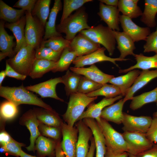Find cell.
Instances as JSON below:
<instances>
[{"label": "cell", "instance_id": "cell-14", "mask_svg": "<svg viewBox=\"0 0 157 157\" xmlns=\"http://www.w3.org/2000/svg\"><path fill=\"white\" fill-rule=\"evenodd\" d=\"M40 122L33 110L31 109L23 114L20 118L19 124L26 126L30 133V144L29 146L26 147L28 151L34 152L35 150V141L41 135L38 129Z\"/></svg>", "mask_w": 157, "mask_h": 157}, {"label": "cell", "instance_id": "cell-32", "mask_svg": "<svg viewBox=\"0 0 157 157\" xmlns=\"http://www.w3.org/2000/svg\"><path fill=\"white\" fill-rule=\"evenodd\" d=\"M144 9L141 21L148 27H154L156 25L155 18L157 13V0H145Z\"/></svg>", "mask_w": 157, "mask_h": 157}, {"label": "cell", "instance_id": "cell-38", "mask_svg": "<svg viewBox=\"0 0 157 157\" xmlns=\"http://www.w3.org/2000/svg\"><path fill=\"white\" fill-rule=\"evenodd\" d=\"M51 0H38L35 5L31 14L37 17L42 24L45 26L49 15V8Z\"/></svg>", "mask_w": 157, "mask_h": 157}, {"label": "cell", "instance_id": "cell-16", "mask_svg": "<svg viewBox=\"0 0 157 157\" xmlns=\"http://www.w3.org/2000/svg\"><path fill=\"white\" fill-rule=\"evenodd\" d=\"M75 126L78 131L76 157H86L89 150V141L92 137V132L83 120L78 121Z\"/></svg>", "mask_w": 157, "mask_h": 157}, {"label": "cell", "instance_id": "cell-26", "mask_svg": "<svg viewBox=\"0 0 157 157\" xmlns=\"http://www.w3.org/2000/svg\"><path fill=\"white\" fill-rule=\"evenodd\" d=\"M140 72L139 70L135 69L124 75L113 78L108 83L118 87L120 90L121 94L123 96H125Z\"/></svg>", "mask_w": 157, "mask_h": 157}, {"label": "cell", "instance_id": "cell-28", "mask_svg": "<svg viewBox=\"0 0 157 157\" xmlns=\"http://www.w3.org/2000/svg\"><path fill=\"white\" fill-rule=\"evenodd\" d=\"M60 0H55L50 13L49 19L45 26V33L43 40H46L54 36H62L57 31L56 21L57 15L62 8Z\"/></svg>", "mask_w": 157, "mask_h": 157}, {"label": "cell", "instance_id": "cell-59", "mask_svg": "<svg viewBox=\"0 0 157 157\" xmlns=\"http://www.w3.org/2000/svg\"><path fill=\"white\" fill-rule=\"evenodd\" d=\"M156 105L157 106V102H156ZM153 117L157 119V111L154 112L153 114Z\"/></svg>", "mask_w": 157, "mask_h": 157}, {"label": "cell", "instance_id": "cell-45", "mask_svg": "<svg viewBox=\"0 0 157 157\" xmlns=\"http://www.w3.org/2000/svg\"><path fill=\"white\" fill-rule=\"evenodd\" d=\"M38 129L41 135L51 138L56 141L60 140L62 135L61 127L47 126L40 122Z\"/></svg>", "mask_w": 157, "mask_h": 157}, {"label": "cell", "instance_id": "cell-18", "mask_svg": "<svg viewBox=\"0 0 157 157\" xmlns=\"http://www.w3.org/2000/svg\"><path fill=\"white\" fill-rule=\"evenodd\" d=\"M97 14L101 20L113 31H119V11L117 7L108 6L100 2Z\"/></svg>", "mask_w": 157, "mask_h": 157}, {"label": "cell", "instance_id": "cell-9", "mask_svg": "<svg viewBox=\"0 0 157 157\" xmlns=\"http://www.w3.org/2000/svg\"><path fill=\"white\" fill-rule=\"evenodd\" d=\"M153 118L149 116H136L123 113L122 129L124 132L146 134L151 124Z\"/></svg>", "mask_w": 157, "mask_h": 157}, {"label": "cell", "instance_id": "cell-42", "mask_svg": "<svg viewBox=\"0 0 157 157\" xmlns=\"http://www.w3.org/2000/svg\"><path fill=\"white\" fill-rule=\"evenodd\" d=\"M63 51H56L49 47H40L35 49V58L56 62L59 59Z\"/></svg>", "mask_w": 157, "mask_h": 157}, {"label": "cell", "instance_id": "cell-60", "mask_svg": "<svg viewBox=\"0 0 157 157\" xmlns=\"http://www.w3.org/2000/svg\"><path fill=\"white\" fill-rule=\"evenodd\" d=\"M129 157H136L135 156L129 154Z\"/></svg>", "mask_w": 157, "mask_h": 157}, {"label": "cell", "instance_id": "cell-56", "mask_svg": "<svg viewBox=\"0 0 157 157\" xmlns=\"http://www.w3.org/2000/svg\"><path fill=\"white\" fill-rule=\"evenodd\" d=\"M99 1L106 5L117 7L119 2L118 0H99Z\"/></svg>", "mask_w": 157, "mask_h": 157}, {"label": "cell", "instance_id": "cell-37", "mask_svg": "<svg viewBox=\"0 0 157 157\" xmlns=\"http://www.w3.org/2000/svg\"><path fill=\"white\" fill-rule=\"evenodd\" d=\"M76 57L75 53L70 50L69 47L65 48L51 72L55 73L67 71L68 69L70 64L73 63Z\"/></svg>", "mask_w": 157, "mask_h": 157}, {"label": "cell", "instance_id": "cell-47", "mask_svg": "<svg viewBox=\"0 0 157 157\" xmlns=\"http://www.w3.org/2000/svg\"><path fill=\"white\" fill-rule=\"evenodd\" d=\"M144 45V52H155L157 50V31L153 32L149 35Z\"/></svg>", "mask_w": 157, "mask_h": 157}, {"label": "cell", "instance_id": "cell-51", "mask_svg": "<svg viewBox=\"0 0 157 157\" xmlns=\"http://www.w3.org/2000/svg\"><path fill=\"white\" fill-rule=\"evenodd\" d=\"M127 152L115 150L106 147L105 157H129Z\"/></svg>", "mask_w": 157, "mask_h": 157}, {"label": "cell", "instance_id": "cell-34", "mask_svg": "<svg viewBox=\"0 0 157 157\" xmlns=\"http://www.w3.org/2000/svg\"><path fill=\"white\" fill-rule=\"evenodd\" d=\"M25 12L22 9H14L2 0H0V18L9 23H13L18 21Z\"/></svg>", "mask_w": 157, "mask_h": 157}, {"label": "cell", "instance_id": "cell-5", "mask_svg": "<svg viewBox=\"0 0 157 157\" xmlns=\"http://www.w3.org/2000/svg\"><path fill=\"white\" fill-rule=\"evenodd\" d=\"M35 49L26 43L12 58L6 60L9 65L17 72L28 76L35 59Z\"/></svg>", "mask_w": 157, "mask_h": 157}, {"label": "cell", "instance_id": "cell-20", "mask_svg": "<svg viewBox=\"0 0 157 157\" xmlns=\"http://www.w3.org/2000/svg\"><path fill=\"white\" fill-rule=\"evenodd\" d=\"M83 120L92 132L96 147V157H105L106 150L105 140L96 120L92 118H86Z\"/></svg>", "mask_w": 157, "mask_h": 157}, {"label": "cell", "instance_id": "cell-23", "mask_svg": "<svg viewBox=\"0 0 157 157\" xmlns=\"http://www.w3.org/2000/svg\"><path fill=\"white\" fill-rule=\"evenodd\" d=\"M113 32L117 44V48L120 53L119 57L124 59L129 55L134 56L133 51L136 47L131 38L123 31L113 30Z\"/></svg>", "mask_w": 157, "mask_h": 157}, {"label": "cell", "instance_id": "cell-57", "mask_svg": "<svg viewBox=\"0 0 157 157\" xmlns=\"http://www.w3.org/2000/svg\"><path fill=\"white\" fill-rule=\"evenodd\" d=\"M6 76V73L5 70L1 71L0 72V87L2 86V82Z\"/></svg>", "mask_w": 157, "mask_h": 157}, {"label": "cell", "instance_id": "cell-40", "mask_svg": "<svg viewBox=\"0 0 157 157\" xmlns=\"http://www.w3.org/2000/svg\"><path fill=\"white\" fill-rule=\"evenodd\" d=\"M86 94L91 97L103 96L108 99L113 98L122 95L118 87L112 84L107 83L103 85L99 89Z\"/></svg>", "mask_w": 157, "mask_h": 157}, {"label": "cell", "instance_id": "cell-27", "mask_svg": "<svg viewBox=\"0 0 157 157\" xmlns=\"http://www.w3.org/2000/svg\"><path fill=\"white\" fill-rule=\"evenodd\" d=\"M33 110L40 122L49 126L61 127L63 121L54 110L42 108H34Z\"/></svg>", "mask_w": 157, "mask_h": 157}, {"label": "cell", "instance_id": "cell-46", "mask_svg": "<svg viewBox=\"0 0 157 157\" xmlns=\"http://www.w3.org/2000/svg\"><path fill=\"white\" fill-rule=\"evenodd\" d=\"M25 145L13 139L10 142L4 146L1 147V149L3 152L8 154L14 156H20L22 147Z\"/></svg>", "mask_w": 157, "mask_h": 157}, {"label": "cell", "instance_id": "cell-6", "mask_svg": "<svg viewBox=\"0 0 157 157\" xmlns=\"http://www.w3.org/2000/svg\"><path fill=\"white\" fill-rule=\"evenodd\" d=\"M97 122L104 136L107 147L129 153V145L122 133L116 131L108 121L101 118Z\"/></svg>", "mask_w": 157, "mask_h": 157}, {"label": "cell", "instance_id": "cell-7", "mask_svg": "<svg viewBox=\"0 0 157 157\" xmlns=\"http://www.w3.org/2000/svg\"><path fill=\"white\" fill-rule=\"evenodd\" d=\"M26 23L25 36L27 44L35 49L40 47L44 35V28L39 19L31 13L25 12Z\"/></svg>", "mask_w": 157, "mask_h": 157}, {"label": "cell", "instance_id": "cell-8", "mask_svg": "<svg viewBox=\"0 0 157 157\" xmlns=\"http://www.w3.org/2000/svg\"><path fill=\"white\" fill-rule=\"evenodd\" d=\"M63 139L61 147L65 157H76L78 131L76 126L72 127L62 122L61 127Z\"/></svg>", "mask_w": 157, "mask_h": 157}, {"label": "cell", "instance_id": "cell-35", "mask_svg": "<svg viewBox=\"0 0 157 157\" xmlns=\"http://www.w3.org/2000/svg\"><path fill=\"white\" fill-rule=\"evenodd\" d=\"M157 102V87L152 90L133 97L130 105V108L135 110L148 103Z\"/></svg>", "mask_w": 157, "mask_h": 157}, {"label": "cell", "instance_id": "cell-29", "mask_svg": "<svg viewBox=\"0 0 157 157\" xmlns=\"http://www.w3.org/2000/svg\"><path fill=\"white\" fill-rule=\"evenodd\" d=\"M133 56L136 61V64L128 68L119 69V73H126L136 69L142 70H149L153 68L157 69V54L152 56H147L142 53L135 54Z\"/></svg>", "mask_w": 157, "mask_h": 157}, {"label": "cell", "instance_id": "cell-41", "mask_svg": "<svg viewBox=\"0 0 157 157\" xmlns=\"http://www.w3.org/2000/svg\"><path fill=\"white\" fill-rule=\"evenodd\" d=\"M93 1L92 0H64L63 12L60 23L70 16L73 11L78 9L85 3Z\"/></svg>", "mask_w": 157, "mask_h": 157}, {"label": "cell", "instance_id": "cell-25", "mask_svg": "<svg viewBox=\"0 0 157 157\" xmlns=\"http://www.w3.org/2000/svg\"><path fill=\"white\" fill-rule=\"evenodd\" d=\"M125 102L122 99L117 102L106 107L102 110L100 117L108 122L118 124H122L123 118L122 109Z\"/></svg>", "mask_w": 157, "mask_h": 157}, {"label": "cell", "instance_id": "cell-50", "mask_svg": "<svg viewBox=\"0 0 157 157\" xmlns=\"http://www.w3.org/2000/svg\"><path fill=\"white\" fill-rule=\"evenodd\" d=\"M6 66L5 70L6 76L22 81L24 80L26 78L27 76L17 72L6 61Z\"/></svg>", "mask_w": 157, "mask_h": 157}, {"label": "cell", "instance_id": "cell-12", "mask_svg": "<svg viewBox=\"0 0 157 157\" xmlns=\"http://www.w3.org/2000/svg\"><path fill=\"white\" fill-rule=\"evenodd\" d=\"M119 22L123 32L129 35L133 41H146L151 33L149 27L139 26L129 17L124 15H120Z\"/></svg>", "mask_w": 157, "mask_h": 157}, {"label": "cell", "instance_id": "cell-36", "mask_svg": "<svg viewBox=\"0 0 157 157\" xmlns=\"http://www.w3.org/2000/svg\"><path fill=\"white\" fill-rule=\"evenodd\" d=\"M81 75L74 72L69 69L62 77L65 85L66 95L68 97L72 94L77 92Z\"/></svg>", "mask_w": 157, "mask_h": 157}, {"label": "cell", "instance_id": "cell-52", "mask_svg": "<svg viewBox=\"0 0 157 157\" xmlns=\"http://www.w3.org/2000/svg\"><path fill=\"white\" fill-rule=\"evenodd\" d=\"M136 156V157H157V144H154L151 148Z\"/></svg>", "mask_w": 157, "mask_h": 157}, {"label": "cell", "instance_id": "cell-24", "mask_svg": "<svg viewBox=\"0 0 157 157\" xmlns=\"http://www.w3.org/2000/svg\"><path fill=\"white\" fill-rule=\"evenodd\" d=\"M26 23V18L25 15L22 16L18 21L15 23H6L5 24V27L12 31L16 38V44L14 49L15 55L23 45L26 43L25 36Z\"/></svg>", "mask_w": 157, "mask_h": 157}, {"label": "cell", "instance_id": "cell-61", "mask_svg": "<svg viewBox=\"0 0 157 157\" xmlns=\"http://www.w3.org/2000/svg\"><path fill=\"white\" fill-rule=\"evenodd\" d=\"M156 53V54H157V50L155 52Z\"/></svg>", "mask_w": 157, "mask_h": 157}, {"label": "cell", "instance_id": "cell-58", "mask_svg": "<svg viewBox=\"0 0 157 157\" xmlns=\"http://www.w3.org/2000/svg\"><path fill=\"white\" fill-rule=\"evenodd\" d=\"M20 156V157H39L32 156L28 154L22 150L21 151Z\"/></svg>", "mask_w": 157, "mask_h": 157}, {"label": "cell", "instance_id": "cell-53", "mask_svg": "<svg viewBox=\"0 0 157 157\" xmlns=\"http://www.w3.org/2000/svg\"><path fill=\"white\" fill-rule=\"evenodd\" d=\"M13 139L6 131H3L0 134V143L1 147L4 146Z\"/></svg>", "mask_w": 157, "mask_h": 157}, {"label": "cell", "instance_id": "cell-39", "mask_svg": "<svg viewBox=\"0 0 157 157\" xmlns=\"http://www.w3.org/2000/svg\"><path fill=\"white\" fill-rule=\"evenodd\" d=\"M71 41L62 36H54L43 40L40 47H49L56 51H63L66 48L69 47Z\"/></svg>", "mask_w": 157, "mask_h": 157}, {"label": "cell", "instance_id": "cell-17", "mask_svg": "<svg viewBox=\"0 0 157 157\" xmlns=\"http://www.w3.org/2000/svg\"><path fill=\"white\" fill-rule=\"evenodd\" d=\"M72 72L84 76L89 79L104 85L108 83L109 81L115 77L114 75L105 74L99 69L95 64L88 67H70Z\"/></svg>", "mask_w": 157, "mask_h": 157}, {"label": "cell", "instance_id": "cell-1", "mask_svg": "<svg viewBox=\"0 0 157 157\" xmlns=\"http://www.w3.org/2000/svg\"><path fill=\"white\" fill-rule=\"evenodd\" d=\"M27 90L23 84L18 87L1 86L0 87V96L17 106L22 104L37 106L45 109L52 110L49 105Z\"/></svg>", "mask_w": 157, "mask_h": 157}, {"label": "cell", "instance_id": "cell-4", "mask_svg": "<svg viewBox=\"0 0 157 157\" xmlns=\"http://www.w3.org/2000/svg\"><path fill=\"white\" fill-rule=\"evenodd\" d=\"M79 33L84 35L95 43L102 45L107 50L110 56L113 54L116 42L113 30L108 27L99 24L82 30Z\"/></svg>", "mask_w": 157, "mask_h": 157}, {"label": "cell", "instance_id": "cell-13", "mask_svg": "<svg viewBox=\"0 0 157 157\" xmlns=\"http://www.w3.org/2000/svg\"><path fill=\"white\" fill-rule=\"evenodd\" d=\"M100 44L95 43L84 35L79 33L71 41L69 47L77 57L86 55L100 48Z\"/></svg>", "mask_w": 157, "mask_h": 157}, {"label": "cell", "instance_id": "cell-3", "mask_svg": "<svg viewBox=\"0 0 157 157\" xmlns=\"http://www.w3.org/2000/svg\"><path fill=\"white\" fill-rule=\"evenodd\" d=\"M97 97H89L78 92L71 94L69 96L67 110L62 115L65 122L69 126L74 127L85 108Z\"/></svg>", "mask_w": 157, "mask_h": 157}, {"label": "cell", "instance_id": "cell-62", "mask_svg": "<svg viewBox=\"0 0 157 157\" xmlns=\"http://www.w3.org/2000/svg\"><path fill=\"white\" fill-rule=\"evenodd\" d=\"M156 31H157V27L156 30Z\"/></svg>", "mask_w": 157, "mask_h": 157}, {"label": "cell", "instance_id": "cell-22", "mask_svg": "<svg viewBox=\"0 0 157 157\" xmlns=\"http://www.w3.org/2000/svg\"><path fill=\"white\" fill-rule=\"evenodd\" d=\"M157 77V69L154 70H142L127 92L123 99L125 102L131 100L134 94L150 81Z\"/></svg>", "mask_w": 157, "mask_h": 157}, {"label": "cell", "instance_id": "cell-33", "mask_svg": "<svg viewBox=\"0 0 157 157\" xmlns=\"http://www.w3.org/2000/svg\"><path fill=\"white\" fill-rule=\"evenodd\" d=\"M138 0H119L118 9L123 15L131 18H136L142 15V12L138 6Z\"/></svg>", "mask_w": 157, "mask_h": 157}, {"label": "cell", "instance_id": "cell-2", "mask_svg": "<svg viewBox=\"0 0 157 157\" xmlns=\"http://www.w3.org/2000/svg\"><path fill=\"white\" fill-rule=\"evenodd\" d=\"M88 17L85 7L82 6L57 25L56 30L60 34L64 33L65 38L71 41L78 33L90 28L87 23Z\"/></svg>", "mask_w": 157, "mask_h": 157}, {"label": "cell", "instance_id": "cell-19", "mask_svg": "<svg viewBox=\"0 0 157 157\" xmlns=\"http://www.w3.org/2000/svg\"><path fill=\"white\" fill-rule=\"evenodd\" d=\"M121 95L115 97L108 99L104 98L98 103L92 102L88 106L87 109L84 111L78 119L77 121L86 118L95 119L97 122L101 120L100 115L103 109L106 107L110 105L116 101L122 98Z\"/></svg>", "mask_w": 157, "mask_h": 157}, {"label": "cell", "instance_id": "cell-43", "mask_svg": "<svg viewBox=\"0 0 157 157\" xmlns=\"http://www.w3.org/2000/svg\"><path fill=\"white\" fill-rule=\"evenodd\" d=\"M18 110L17 106L7 100L2 102L0 105V118L5 120L13 119L17 115Z\"/></svg>", "mask_w": 157, "mask_h": 157}, {"label": "cell", "instance_id": "cell-48", "mask_svg": "<svg viewBox=\"0 0 157 157\" xmlns=\"http://www.w3.org/2000/svg\"><path fill=\"white\" fill-rule=\"evenodd\" d=\"M37 1V0H19L13 7L20 8L21 9L31 13Z\"/></svg>", "mask_w": 157, "mask_h": 157}, {"label": "cell", "instance_id": "cell-11", "mask_svg": "<svg viewBox=\"0 0 157 157\" xmlns=\"http://www.w3.org/2000/svg\"><path fill=\"white\" fill-rule=\"evenodd\" d=\"M106 49L104 47H101L97 50L88 54L77 57L73 62L74 67H83L86 65H92L95 63L104 61H108L113 63L117 67H119L116 61H125L129 59H121L119 57L112 58L106 56L105 54Z\"/></svg>", "mask_w": 157, "mask_h": 157}, {"label": "cell", "instance_id": "cell-44", "mask_svg": "<svg viewBox=\"0 0 157 157\" xmlns=\"http://www.w3.org/2000/svg\"><path fill=\"white\" fill-rule=\"evenodd\" d=\"M103 85L81 75L77 92L87 94L99 89Z\"/></svg>", "mask_w": 157, "mask_h": 157}, {"label": "cell", "instance_id": "cell-54", "mask_svg": "<svg viewBox=\"0 0 157 157\" xmlns=\"http://www.w3.org/2000/svg\"><path fill=\"white\" fill-rule=\"evenodd\" d=\"M60 140L56 141L55 149V157H65L61 147Z\"/></svg>", "mask_w": 157, "mask_h": 157}, {"label": "cell", "instance_id": "cell-21", "mask_svg": "<svg viewBox=\"0 0 157 157\" xmlns=\"http://www.w3.org/2000/svg\"><path fill=\"white\" fill-rule=\"evenodd\" d=\"M4 22H0V61L7 56L12 58L15 55L13 48L15 46L14 36L9 35L5 29Z\"/></svg>", "mask_w": 157, "mask_h": 157}, {"label": "cell", "instance_id": "cell-49", "mask_svg": "<svg viewBox=\"0 0 157 157\" xmlns=\"http://www.w3.org/2000/svg\"><path fill=\"white\" fill-rule=\"evenodd\" d=\"M146 137L154 144H157V119L153 118L151 125L145 134Z\"/></svg>", "mask_w": 157, "mask_h": 157}, {"label": "cell", "instance_id": "cell-31", "mask_svg": "<svg viewBox=\"0 0 157 157\" xmlns=\"http://www.w3.org/2000/svg\"><path fill=\"white\" fill-rule=\"evenodd\" d=\"M56 63L51 61L35 58L28 76L32 79L41 78L45 74L51 71Z\"/></svg>", "mask_w": 157, "mask_h": 157}, {"label": "cell", "instance_id": "cell-10", "mask_svg": "<svg viewBox=\"0 0 157 157\" xmlns=\"http://www.w3.org/2000/svg\"><path fill=\"white\" fill-rule=\"evenodd\" d=\"M122 134L129 145V154L136 156L150 149L154 144L147 139L145 134L124 132Z\"/></svg>", "mask_w": 157, "mask_h": 157}, {"label": "cell", "instance_id": "cell-15", "mask_svg": "<svg viewBox=\"0 0 157 157\" xmlns=\"http://www.w3.org/2000/svg\"><path fill=\"white\" fill-rule=\"evenodd\" d=\"M62 83L61 77H58L52 78L37 84L28 86L26 88L29 91L36 93L42 98H51L64 102L63 99L57 96L56 90L57 84Z\"/></svg>", "mask_w": 157, "mask_h": 157}, {"label": "cell", "instance_id": "cell-55", "mask_svg": "<svg viewBox=\"0 0 157 157\" xmlns=\"http://www.w3.org/2000/svg\"><path fill=\"white\" fill-rule=\"evenodd\" d=\"M90 145L86 157H93L96 149L94 138L92 137L90 140Z\"/></svg>", "mask_w": 157, "mask_h": 157}, {"label": "cell", "instance_id": "cell-30", "mask_svg": "<svg viewBox=\"0 0 157 157\" xmlns=\"http://www.w3.org/2000/svg\"><path fill=\"white\" fill-rule=\"evenodd\" d=\"M56 141L40 135L35 141V150L40 157H55Z\"/></svg>", "mask_w": 157, "mask_h": 157}]
</instances>
